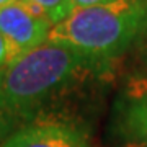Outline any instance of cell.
<instances>
[{
    "label": "cell",
    "mask_w": 147,
    "mask_h": 147,
    "mask_svg": "<svg viewBox=\"0 0 147 147\" xmlns=\"http://www.w3.org/2000/svg\"><path fill=\"white\" fill-rule=\"evenodd\" d=\"M147 31V0H115L93 7H77L47 41L77 49L96 62L106 64L127 51Z\"/></svg>",
    "instance_id": "obj_2"
},
{
    "label": "cell",
    "mask_w": 147,
    "mask_h": 147,
    "mask_svg": "<svg viewBox=\"0 0 147 147\" xmlns=\"http://www.w3.org/2000/svg\"><path fill=\"white\" fill-rule=\"evenodd\" d=\"M53 23L30 0H18L0 8V33L10 49L11 64L49 39Z\"/></svg>",
    "instance_id": "obj_3"
},
{
    "label": "cell",
    "mask_w": 147,
    "mask_h": 147,
    "mask_svg": "<svg viewBox=\"0 0 147 147\" xmlns=\"http://www.w3.org/2000/svg\"><path fill=\"white\" fill-rule=\"evenodd\" d=\"M30 2L36 3L44 11L47 20L53 23V26L64 21L75 10V2L74 0H30Z\"/></svg>",
    "instance_id": "obj_6"
},
{
    "label": "cell",
    "mask_w": 147,
    "mask_h": 147,
    "mask_svg": "<svg viewBox=\"0 0 147 147\" xmlns=\"http://www.w3.org/2000/svg\"><path fill=\"white\" fill-rule=\"evenodd\" d=\"M0 147H87V141L70 123L39 119L13 132Z\"/></svg>",
    "instance_id": "obj_5"
},
{
    "label": "cell",
    "mask_w": 147,
    "mask_h": 147,
    "mask_svg": "<svg viewBox=\"0 0 147 147\" xmlns=\"http://www.w3.org/2000/svg\"><path fill=\"white\" fill-rule=\"evenodd\" d=\"M103 65L54 41L16 59L0 82V144L21 127L42 119L41 115L54 100L80 77L100 72Z\"/></svg>",
    "instance_id": "obj_1"
},
{
    "label": "cell",
    "mask_w": 147,
    "mask_h": 147,
    "mask_svg": "<svg viewBox=\"0 0 147 147\" xmlns=\"http://www.w3.org/2000/svg\"><path fill=\"white\" fill-rule=\"evenodd\" d=\"M75 2V8L77 7H93V5H103V3H110L115 0H74Z\"/></svg>",
    "instance_id": "obj_8"
},
{
    "label": "cell",
    "mask_w": 147,
    "mask_h": 147,
    "mask_svg": "<svg viewBox=\"0 0 147 147\" xmlns=\"http://www.w3.org/2000/svg\"><path fill=\"white\" fill-rule=\"evenodd\" d=\"M110 136L118 147H147V75L131 79L116 96Z\"/></svg>",
    "instance_id": "obj_4"
},
{
    "label": "cell",
    "mask_w": 147,
    "mask_h": 147,
    "mask_svg": "<svg viewBox=\"0 0 147 147\" xmlns=\"http://www.w3.org/2000/svg\"><path fill=\"white\" fill-rule=\"evenodd\" d=\"M13 2H18V0H0V8L5 5H10V3H13Z\"/></svg>",
    "instance_id": "obj_9"
},
{
    "label": "cell",
    "mask_w": 147,
    "mask_h": 147,
    "mask_svg": "<svg viewBox=\"0 0 147 147\" xmlns=\"http://www.w3.org/2000/svg\"><path fill=\"white\" fill-rule=\"evenodd\" d=\"M11 65V57H10V49L7 44L3 34L0 33V82L3 79V75L7 74L8 67Z\"/></svg>",
    "instance_id": "obj_7"
}]
</instances>
